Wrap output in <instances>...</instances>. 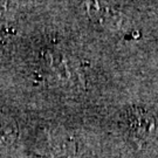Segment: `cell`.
I'll use <instances>...</instances> for the list:
<instances>
[{
	"label": "cell",
	"instance_id": "obj_1",
	"mask_svg": "<svg viewBox=\"0 0 158 158\" xmlns=\"http://www.w3.org/2000/svg\"><path fill=\"white\" fill-rule=\"evenodd\" d=\"M123 123L130 135L138 139L149 138L156 128L153 116L141 107H131L127 109L123 116Z\"/></svg>",
	"mask_w": 158,
	"mask_h": 158
},
{
	"label": "cell",
	"instance_id": "obj_2",
	"mask_svg": "<svg viewBox=\"0 0 158 158\" xmlns=\"http://www.w3.org/2000/svg\"><path fill=\"white\" fill-rule=\"evenodd\" d=\"M19 135L14 118L8 114L0 111V149L11 147Z\"/></svg>",
	"mask_w": 158,
	"mask_h": 158
}]
</instances>
